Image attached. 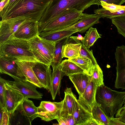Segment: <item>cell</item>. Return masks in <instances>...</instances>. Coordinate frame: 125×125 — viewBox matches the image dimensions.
<instances>
[{
    "mask_svg": "<svg viewBox=\"0 0 125 125\" xmlns=\"http://www.w3.org/2000/svg\"><path fill=\"white\" fill-rule=\"evenodd\" d=\"M68 59L74 63L89 75H92L94 65L90 59L79 56L75 58Z\"/></svg>",
    "mask_w": 125,
    "mask_h": 125,
    "instance_id": "obj_26",
    "label": "cell"
},
{
    "mask_svg": "<svg viewBox=\"0 0 125 125\" xmlns=\"http://www.w3.org/2000/svg\"><path fill=\"white\" fill-rule=\"evenodd\" d=\"M115 55L116 65L114 86L116 89H125V46H117Z\"/></svg>",
    "mask_w": 125,
    "mask_h": 125,
    "instance_id": "obj_10",
    "label": "cell"
},
{
    "mask_svg": "<svg viewBox=\"0 0 125 125\" xmlns=\"http://www.w3.org/2000/svg\"><path fill=\"white\" fill-rule=\"evenodd\" d=\"M63 76V73L59 67L57 69L53 70L49 92L53 100H55L57 94H59L61 80Z\"/></svg>",
    "mask_w": 125,
    "mask_h": 125,
    "instance_id": "obj_23",
    "label": "cell"
},
{
    "mask_svg": "<svg viewBox=\"0 0 125 125\" xmlns=\"http://www.w3.org/2000/svg\"><path fill=\"white\" fill-rule=\"evenodd\" d=\"M28 41L37 61L51 66L54 58L56 43L42 39L39 35Z\"/></svg>",
    "mask_w": 125,
    "mask_h": 125,
    "instance_id": "obj_5",
    "label": "cell"
},
{
    "mask_svg": "<svg viewBox=\"0 0 125 125\" xmlns=\"http://www.w3.org/2000/svg\"><path fill=\"white\" fill-rule=\"evenodd\" d=\"M5 87L6 107L10 116L21 103L24 98L18 91L6 84L5 82Z\"/></svg>",
    "mask_w": 125,
    "mask_h": 125,
    "instance_id": "obj_12",
    "label": "cell"
},
{
    "mask_svg": "<svg viewBox=\"0 0 125 125\" xmlns=\"http://www.w3.org/2000/svg\"><path fill=\"white\" fill-rule=\"evenodd\" d=\"M14 61L18 65L20 74L27 81L40 88H43L36 77L33 69V66L37 62L20 60Z\"/></svg>",
    "mask_w": 125,
    "mask_h": 125,
    "instance_id": "obj_13",
    "label": "cell"
},
{
    "mask_svg": "<svg viewBox=\"0 0 125 125\" xmlns=\"http://www.w3.org/2000/svg\"><path fill=\"white\" fill-rule=\"evenodd\" d=\"M30 20H34L31 16H24L0 21V45L13 35L21 25L26 21Z\"/></svg>",
    "mask_w": 125,
    "mask_h": 125,
    "instance_id": "obj_7",
    "label": "cell"
},
{
    "mask_svg": "<svg viewBox=\"0 0 125 125\" xmlns=\"http://www.w3.org/2000/svg\"><path fill=\"white\" fill-rule=\"evenodd\" d=\"M0 0V1H1V0Z\"/></svg>",
    "mask_w": 125,
    "mask_h": 125,
    "instance_id": "obj_47",
    "label": "cell"
},
{
    "mask_svg": "<svg viewBox=\"0 0 125 125\" xmlns=\"http://www.w3.org/2000/svg\"><path fill=\"white\" fill-rule=\"evenodd\" d=\"M33 69L43 88L49 91L52 73L50 66L37 62L33 66Z\"/></svg>",
    "mask_w": 125,
    "mask_h": 125,
    "instance_id": "obj_14",
    "label": "cell"
},
{
    "mask_svg": "<svg viewBox=\"0 0 125 125\" xmlns=\"http://www.w3.org/2000/svg\"><path fill=\"white\" fill-rule=\"evenodd\" d=\"M21 105L24 113L31 125L32 121L38 117L37 107L32 101L26 98H24Z\"/></svg>",
    "mask_w": 125,
    "mask_h": 125,
    "instance_id": "obj_24",
    "label": "cell"
},
{
    "mask_svg": "<svg viewBox=\"0 0 125 125\" xmlns=\"http://www.w3.org/2000/svg\"><path fill=\"white\" fill-rule=\"evenodd\" d=\"M73 115L75 125H86L93 118L92 111L79 98Z\"/></svg>",
    "mask_w": 125,
    "mask_h": 125,
    "instance_id": "obj_17",
    "label": "cell"
},
{
    "mask_svg": "<svg viewBox=\"0 0 125 125\" xmlns=\"http://www.w3.org/2000/svg\"><path fill=\"white\" fill-rule=\"evenodd\" d=\"M99 125L97 122L93 118L89 120L86 124V125Z\"/></svg>",
    "mask_w": 125,
    "mask_h": 125,
    "instance_id": "obj_43",
    "label": "cell"
},
{
    "mask_svg": "<svg viewBox=\"0 0 125 125\" xmlns=\"http://www.w3.org/2000/svg\"><path fill=\"white\" fill-rule=\"evenodd\" d=\"M110 19L116 27L118 33L125 38V16L115 17Z\"/></svg>",
    "mask_w": 125,
    "mask_h": 125,
    "instance_id": "obj_32",
    "label": "cell"
},
{
    "mask_svg": "<svg viewBox=\"0 0 125 125\" xmlns=\"http://www.w3.org/2000/svg\"><path fill=\"white\" fill-rule=\"evenodd\" d=\"M68 76L79 96H82L91 81L92 76L85 72H82L75 73Z\"/></svg>",
    "mask_w": 125,
    "mask_h": 125,
    "instance_id": "obj_19",
    "label": "cell"
},
{
    "mask_svg": "<svg viewBox=\"0 0 125 125\" xmlns=\"http://www.w3.org/2000/svg\"><path fill=\"white\" fill-rule=\"evenodd\" d=\"M14 81L6 80L5 83L10 87L18 91L24 98L41 100L43 94L38 91L37 87L34 84L27 81L25 78L14 79Z\"/></svg>",
    "mask_w": 125,
    "mask_h": 125,
    "instance_id": "obj_8",
    "label": "cell"
},
{
    "mask_svg": "<svg viewBox=\"0 0 125 125\" xmlns=\"http://www.w3.org/2000/svg\"><path fill=\"white\" fill-rule=\"evenodd\" d=\"M124 106H125V97L124 99Z\"/></svg>",
    "mask_w": 125,
    "mask_h": 125,
    "instance_id": "obj_45",
    "label": "cell"
},
{
    "mask_svg": "<svg viewBox=\"0 0 125 125\" xmlns=\"http://www.w3.org/2000/svg\"><path fill=\"white\" fill-rule=\"evenodd\" d=\"M52 0H16L1 17L2 20L21 16H30L39 21Z\"/></svg>",
    "mask_w": 125,
    "mask_h": 125,
    "instance_id": "obj_1",
    "label": "cell"
},
{
    "mask_svg": "<svg viewBox=\"0 0 125 125\" xmlns=\"http://www.w3.org/2000/svg\"><path fill=\"white\" fill-rule=\"evenodd\" d=\"M115 117L119 118L121 121L125 123V106H122L117 111Z\"/></svg>",
    "mask_w": 125,
    "mask_h": 125,
    "instance_id": "obj_38",
    "label": "cell"
},
{
    "mask_svg": "<svg viewBox=\"0 0 125 125\" xmlns=\"http://www.w3.org/2000/svg\"><path fill=\"white\" fill-rule=\"evenodd\" d=\"M0 125H11L10 116L6 109L0 107Z\"/></svg>",
    "mask_w": 125,
    "mask_h": 125,
    "instance_id": "obj_35",
    "label": "cell"
},
{
    "mask_svg": "<svg viewBox=\"0 0 125 125\" xmlns=\"http://www.w3.org/2000/svg\"><path fill=\"white\" fill-rule=\"evenodd\" d=\"M53 0H52V1H53Z\"/></svg>",
    "mask_w": 125,
    "mask_h": 125,
    "instance_id": "obj_46",
    "label": "cell"
},
{
    "mask_svg": "<svg viewBox=\"0 0 125 125\" xmlns=\"http://www.w3.org/2000/svg\"><path fill=\"white\" fill-rule=\"evenodd\" d=\"M82 11L69 8L46 23L39 27V33L63 29L74 24L82 17Z\"/></svg>",
    "mask_w": 125,
    "mask_h": 125,
    "instance_id": "obj_6",
    "label": "cell"
},
{
    "mask_svg": "<svg viewBox=\"0 0 125 125\" xmlns=\"http://www.w3.org/2000/svg\"><path fill=\"white\" fill-rule=\"evenodd\" d=\"M39 24L37 21H27L20 26L14 35L17 38L28 41L39 35Z\"/></svg>",
    "mask_w": 125,
    "mask_h": 125,
    "instance_id": "obj_11",
    "label": "cell"
},
{
    "mask_svg": "<svg viewBox=\"0 0 125 125\" xmlns=\"http://www.w3.org/2000/svg\"><path fill=\"white\" fill-rule=\"evenodd\" d=\"M101 36L96 28L92 27L86 32L83 39L81 41L84 46L89 48L98 39L101 37Z\"/></svg>",
    "mask_w": 125,
    "mask_h": 125,
    "instance_id": "obj_29",
    "label": "cell"
},
{
    "mask_svg": "<svg viewBox=\"0 0 125 125\" xmlns=\"http://www.w3.org/2000/svg\"><path fill=\"white\" fill-rule=\"evenodd\" d=\"M63 100L59 102L42 101L37 107L38 117L47 122L61 116Z\"/></svg>",
    "mask_w": 125,
    "mask_h": 125,
    "instance_id": "obj_9",
    "label": "cell"
},
{
    "mask_svg": "<svg viewBox=\"0 0 125 125\" xmlns=\"http://www.w3.org/2000/svg\"><path fill=\"white\" fill-rule=\"evenodd\" d=\"M81 46L80 49L79 56L86 58L90 59L94 65L98 64L94 56L92 50H90L84 46L81 41Z\"/></svg>",
    "mask_w": 125,
    "mask_h": 125,
    "instance_id": "obj_33",
    "label": "cell"
},
{
    "mask_svg": "<svg viewBox=\"0 0 125 125\" xmlns=\"http://www.w3.org/2000/svg\"><path fill=\"white\" fill-rule=\"evenodd\" d=\"M69 37L65 38L56 42L54 58L51 64L53 70L57 68L61 62L63 58L62 55V47L67 42Z\"/></svg>",
    "mask_w": 125,
    "mask_h": 125,
    "instance_id": "obj_27",
    "label": "cell"
},
{
    "mask_svg": "<svg viewBox=\"0 0 125 125\" xmlns=\"http://www.w3.org/2000/svg\"><path fill=\"white\" fill-rule=\"evenodd\" d=\"M125 97V92L113 90L104 84L97 87L96 101L109 118L114 117L123 106Z\"/></svg>",
    "mask_w": 125,
    "mask_h": 125,
    "instance_id": "obj_3",
    "label": "cell"
},
{
    "mask_svg": "<svg viewBox=\"0 0 125 125\" xmlns=\"http://www.w3.org/2000/svg\"><path fill=\"white\" fill-rule=\"evenodd\" d=\"M97 87L91 80L82 96L79 97L78 98L92 111L96 102V95Z\"/></svg>",
    "mask_w": 125,
    "mask_h": 125,
    "instance_id": "obj_22",
    "label": "cell"
},
{
    "mask_svg": "<svg viewBox=\"0 0 125 125\" xmlns=\"http://www.w3.org/2000/svg\"><path fill=\"white\" fill-rule=\"evenodd\" d=\"M101 1L110 4H113L118 5H121L125 2V0H97L94 4L99 5V4Z\"/></svg>",
    "mask_w": 125,
    "mask_h": 125,
    "instance_id": "obj_37",
    "label": "cell"
},
{
    "mask_svg": "<svg viewBox=\"0 0 125 125\" xmlns=\"http://www.w3.org/2000/svg\"><path fill=\"white\" fill-rule=\"evenodd\" d=\"M81 41L77 36H70L66 42L62 47V58L72 59L79 56L81 46Z\"/></svg>",
    "mask_w": 125,
    "mask_h": 125,
    "instance_id": "obj_16",
    "label": "cell"
},
{
    "mask_svg": "<svg viewBox=\"0 0 125 125\" xmlns=\"http://www.w3.org/2000/svg\"><path fill=\"white\" fill-rule=\"evenodd\" d=\"M78 32L77 30L62 29L49 31H43L39 34L42 38L55 42L70 37L73 34Z\"/></svg>",
    "mask_w": 125,
    "mask_h": 125,
    "instance_id": "obj_20",
    "label": "cell"
},
{
    "mask_svg": "<svg viewBox=\"0 0 125 125\" xmlns=\"http://www.w3.org/2000/svg\"><path fill=\"white\" fill-rule=\"evenodd\" d=\"M64 93L61 116L73 115L78 104V99L71 88L67 87L64 91Z\"/></svg>",
    "mask_w": 125,
    "mask_h": 125,
    "instance_id": "obj_18",
    "label": "cell"
},
{
    "mask_svg": "<svg viewBox=\"0 0 125 125\" xmlns=\"http://www.w3.org/2000/svg\"><path fill=\"white\" fill-rule=\"evenodd\" d=\"M0 72L1 74L8 75L14 79L25 78L20 74L18 65L14 61L1 57H0Z\"/></svg>",
    "mask_w": 125,
    "mask_h": 125,
    "instance_id": "obj_21",
    "label": "cell"
},
{
    "mask_svg": "<svg viewBox=\"0 0 125 125\" xmlns=\"http://www.w3.org/2000/svg\"><path fill=\"white\" fill-rule=\"evenodd\" d=\"M10 0H1L0 3V12H1L8 4Z\"/></svg>",
    "mask_w": 125,
    "mask_h": 125,
    "instance_id": "obj_42",
    "label": "cell"
},
{
    "mask_svg": "<svg viewBox=\"0 0 125 125\" xmlns=\"http://www.w3.org/2000/svg\"><path fill=\"white\" fill-rule=\"evenodd\" d=\"M58 122L59 125H66L63 119L60 116L56 119Z\"/></svg>",
    "mask_w": 125,
    "mask_h": 125,
    "instance_id": "obj_44",
    "label": "cell"
},
{
    "mask_svg": "<svg viewBox=\"0 0 125 125\" xmlns=\"http://www.w3.org/2000/svg\"><path fill=\"white\" fill-rule=\"evenodd\" d=\"M59 67L62 71L64 76H68L75 73L85 72L75 63L68 59L62 61Z\"/></svg>",
    "mask_w": 125,
    "mask_h": 125,
    "instance_id": "obj_25",
    "label": "cell"
},
{
    "mask_svg": "<svg viewBox=\"0 0 125 125\" xmlns=\"http://www.w3.org/2000/svg\"><path fill=\"white\" fill-rule=\"evenodd\" d=\"M100 18L95 13L89 14L83 13L81 18L76 23L63 29L77 30L78 32L83 33L94 24L99 23Z\"/></svg>",
    "mask_w": 125,
    "mask_h": 125,
    "instance_id": "obj_15",
    "label": "cell"
},
{
    "mask_svg": "<svg viewBox=\"0 0 125 125\" xmlns=\"http://www.w3.org/2000/svg\"><path fill=\"white\" fill-rule=\"evenodd\" d=\"M63 119L66 125H75L73 115H67L61 116Z\"/></svg>",
    "mask_w": 125,
    "mask_h": 125,
    "instance_id": "obj_39",
    "label": "cell"
},
{
    "mask_svg": "<svg viewBox=\"0 0 125 125\" xmlns=\"http://www.w3.org/2000/svg\"><path fill=\"white\" fill-rule=\"evenodd\" d=\"M91 80L97 87L104 84L103 72L98 64L94 65Z\"/></svg>",
    "mask_w": 125,
    "mask_h": 125,
    "instance_id": "obj_31",
    "label": "cell"
},
{
    "mask_svg": "<svg viewBox=\"0 0 125 125\" xmlns=\"http://www.w3.org/2000/svg\"><path fill=\"white\" fill-rule=\"evenodd\" d=\"M97 0H54L51 1L39 21V27L56 18L67 9L73 8L83 11Z\"/></svg>",
    "mask_w": 125,
    "mask_h": 125,
    "instance_id": "obj_4",
    "label": "cell"
},
{
    "mask_svg": "<svg viewBox=\"0 0 125 125\" xmlns=\"http://www.w3.org/2000/svg\"><path fill=\"white\" fill-rule=\"evenodd\" d=\"M0 57L13 61L39 62L32 52L28 41L17 38L14 35L0 45Z\"/></svg>",
    "mask_w": 125,
    "mask_h": 125,
    "instance_id": "obj_2",
    "label": "cell"
},
{
    "mask_svg": "<svg viewBox=\"0 0 125 125\" xmlns=\"http://www.w3.org/2000/svg\"><path fill=\"white\" fill-rule=\"evenodd\" d=\"M99 5H101L103 8L111 12L115 11L122 9L124 6L108 4L103 1H100L99 4Z\"/></svg>",
    "mask_w": 125,
    "mask_h": 125,
    "instance_id": "obj_36",
    "label": "cell"
},
{
    "mask_svg": "<svg viewBox=\"0 0 125 125\" xmlns=\"http://www.w3.org/2000/svg\"><path fill=\"white\" fill-rule=\"evenodd\" d=\"M110 125H125V123L123 122L119 118L114 117L109 118Z\"/></svg>",
    "mask_w": 125,
    "mask_h": 125,
    "instance_id": "obj_40",
    "label": "cell"
},
{
    "mask_svg": "<svg viewBox=\"0 0 125 125\" xmlns=\"http://www.w3.org/2000/svg\"><path fill=\"white\" fill-rule=\"evenodd\" d=\"M5 80L1 77H0V107L6 109L5 99Z\"/></svg>",
    "mask_w": 125,
    "mask_h": 125,
    "instance_id": "obj_34",
    "label": "cell"
},
{
    "mask_svg": "<svg viewBox=\"0 0 125 125\" xmlns=\"http://www.w3.org/2000/svg\"><path fill=\"white\" fill-rule=\"evenodd\" d=\"M16 0H10L8 4L6 5L3 10L0 12V17L2 16L6 12L10 5Z\"/></svg>",
    "mask_w": 125,
    "mask_h": 125,
    "instance_id": "obj_41",
    "label": "cell"
},
{
    "mask_svg": "<svg viewBox=\"0 0 125 125\" xmlns=\"http://www.w3.org/2000/svg\"><path fill=\"white\" fill-rule=\"evenodd\" d=\"M92 113L93 118L96 120L99 125H110L109 118L96 102L92 109Z\"/></svg>",
    "mask_w": 125,
    "mask_h": 125,
    "instance_id": "obj_28",
    "label": "cell"
},
{
    "mask_svg": "<svg viewBox=\"0 0 125 125\" xmlns=\"http://www.w3.org/2000/svg\"><path fill=\"white\" fill-rule=\"evenodd\" d=\"M94 12L100 17L111 18L117 17L125 16V5L123 7L116 11L111 12L102 7L95 10Z\"/></svg>",
    "mask_w": 125,
    "mask_h": 125,
    "instance_id": "obj_30",
    "label": "cell"
}]
</instances>
